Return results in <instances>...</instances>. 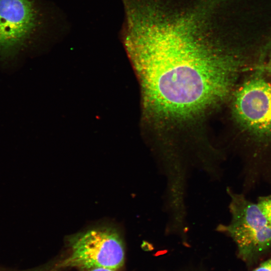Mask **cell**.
Here are the masks:
<instances>
[{
	"instance_id": "7a4b0ae2",
	"label": "cell",
	"mask_w": 271,
	"mask_h": 271,
	"mask_svg": "<svg viewBox=\"0 0 271 271\" xmlns=\"http://www.w3.org/2000/svg\"><path fill=\"white\" fill-rule=\"evenodd\" d=\"M232 114L239 127L237 153L242 187L271 183V84L251 76L234 92Z\"/></svg>"
},
{
	"instance_id": "5b68a950",
	"label": "cell",
	"mask_w": 271,
	"mask_h": 271,
	"mask_svg": "<svg viewBox=\"0 0 271 271\" xmlns=\"http://www.w3.org/2000/svg\"><path fill=\"white\" fill-rule=\"evenodd\" d=\"M38 24V13L32 0H0V58L14 56Z\"/></svg>"
},
{
	"instance_id": "9c48e42d",
	"label": "cell",
	"mask_w": 271,
	"mask_h": 271,
	"mask_svg": "<svg viewBox=\"0 0 271 271\" xmlns=\"http://www.w3.org/2000/svg\"><path fill=\"white\" fill-rule=\"evenodd\" d=\"M33 271H51L49 268V267L43 268V269H39Z\"/></svg>"
},
{
	"instance_id": "30bf717a",
	"label": "cell",
	"mask_w": 271,
	"mask_h": 271,
	"mask_svg": "<svg viewBox=\"0 0 271 271\" xmlns=\"http://www.w3.org/2000/svg\"><path fill=\"white\" fill-rule=\"evenodd\" d=\"M267 69L269 71V72L271 73V59L269 62V63L267 66Z\"/></svg>"
},
{
	"instance_id": "277c9868",
	"label": "cell",
	"mask_w": 271,
	"mask_h": 271,
	"mask_svg": "<svg viewBox=\"0 0 271 271\" xmlns=\"http://www.w3.org/2000/svg\"><path fill=\"white\" fill-rule=\"evenodd\" d=\"M67 242L69 252L55 265L58 269L75 267L84 270L103 267L115 270L124 264L123 241L114 227L89 229L71 236Z\"/></svg>"
},
{
	"instance_id": "52a82bcc",
	"label": "cell",
	"mask_w": 271,
	"mask_h": 271,
	"mask_svg": "<svg viewBox=\"0 0 271 271\" xmlns=\"http://www.w3.org/2000/svg\"><path fill=\"white\" fill-rule=\"evenodd\" d=\"M253 271H271V258L262 262Z\"/></svg>"
},
{
	"instance_id": "ba28073f",
	"label": "cell",
	"mask_w": 271,
	"mask_h": 271,
	"mask_svg": "<svg viewBox=\"0 0 271 271\" xmlns=\"http://www.w3.org/2000/svg\"><path fill=\"white\" fill-rule=\"evenodd\" d=\"M83 271H114V270L107 268L97 267L84 270Z\"/></svg>"
},
{
	"instance_id": "8992f818",
	"label": "cell",
	"mask_w": 271,
	"mask_h": 271,
	"mask_svg": "<svg viewBox=\"0 0 271 271\" xmlns=\"http://www.w3.org/2000/svg\"><path fill=\"white\" fill-rule=\"evenodd\" d=\"M257 204L265 217L271 223V195L259 197Z\"/></svg>"
},
{
	"instance_id": "6da1fadb",
	"label": "cell",
	"mask_w": 271,
	"mask_h": 271,
	"mask_svg": "<svg viewBox=\"0 0 271 271\" xmlns=\"http://www.w3.org/2000/svg\"><path fill=\"white\" fill-rule=\"evenodd\" d=\"M125 10V44L152 116L187 120L233 90L247 64L218 41L207 2L139 0Z\"/></svg>"
},
{
	"instance_id": "3957f363",
	"label": "cell",
	"mask_w": 271,
	"mask_h": 271,
	"mask_svg": "<svg viewBox=\"0 0 271 271\" xmlns=\"http://www.w3.org/2000/svg\"><path fill=\"white\" fill-rule=\"evenodd\" d=\"M227 193L231 219L217 229L233 239L239 257L246 261L271 249V223L257 203L230 188H227Z\"/></svg>"
}]
</instances>
